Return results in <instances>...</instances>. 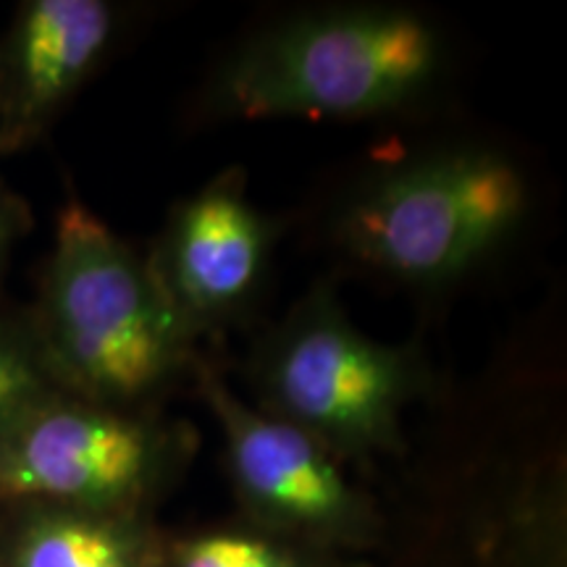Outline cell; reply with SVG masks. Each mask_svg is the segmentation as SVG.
Listing matches in <instances>:
<instances>
[{"mask_svg":"<svg viewBox=\"0 0 567 567\" xmlns=\"http://www.w3.org/2000/svg\"><path fill=\"white\" fill-rule=\"evenodd\" d=\"M53 392L61 389L48 371L27 310L0 308V423Z\"/></svg>","mask_w":567,"mask_h":567,"instance_id":"8fae6325","label":"cell"},{"mask_svg":"<svg viewBox=\"0 0 567 567\" xmlns=\"http://www.w3.org/2000/svg\"><path fill=\"white\" fill-rule=\"evenodd\" d=\"M163 567H323V563L308 547L266 528H218L163 538Z\"/></svg>","mask_w":567,"mask_h":567,"instance_id":"30bf717a","label":"cell"},{"mask_svg":"<svg viewBox=\"0 0 567 567\" xmlns=\"http://www.w3.org/2000/svg\"><path fill=\"white\" fill-rule=\"evenodd\" d=\"M526 205L513 161L460 147L373 174L347 203L339 237L373 271L434 287L460 279L513 237Z\"/></svg>","mask_w":567,"mask_h":567,"instance_id":"277c9868","label":"cell"},{"mask_svg":"<svg viewBox=\"0 0 567 567\" xmlns=\"http://www.w3.org/2000/svg\"><path fill=\"white\" fill-rule=\"evenodd\" d=\"M274 226L247 195L243 168H229L168 213L145 255L161 292L189 337L243 318L271 264Z\"/></svg>","mask_w":567,"mask_h":567,"instance_id":"52a82bcc","label":"cell"},{"mask_svg":"<svg viewBox=\"0 0 567 567\" xmlns=\"http://www.w3.org/2000/svg\"><path fill=\"white\" fill-rule=\"evenodd\" d=\"M258 410L292 423L334 457L402 446V413L425 386L413 347L365 337L331 287H316L255 347Z\"/></svg>","mask_w":567,"mask_h":567,"instance_id":"3957f363","label":"cell"},{"mask_svg":"<svg viewBox=\"0 0 567 567\" xmlns=\"http://www.w3.org/2000/svg\"><path fill=\"white\" fill-rule=\"evenodd\" d=\"M195 381L226 442L239 499L260 528L292 542L358 544L371 534L365 496L321 442L239 400L224 375L197 360Z\"/></svg>","mask_w":567,"mask_h":567,"instance_id":"8992f818","label":"cell"},{"mask_svg":"<svg viewBox=\"0 0 567 567\" xmlns=\"http://www.w3.org/2000/svg\"><path fill=\"white\" fill-rule=\"evenodd\" d=\"M32 229V213L24 197L13 193L11 184L0 174V292H3L6 274H9L13 250L27 231Z\"/></svg>","mask_w":567,"mask_h":567,"instance_id":"7c38bea8","label":"cell"},{"mask_svg":"<svg viewBox=\"0 0 567 567\" xmlns=\"http://www.w3.org/2000/svg\"><path fill=\"white\" fill-rule=\"evenodd\" d=\"M109 0H24L0 34V161L30 151L80 95L118 38Z\"/></svg>","mask_w":567,"mask_h":567,"instance_id":"ba28073f","label":"cell"},{"mask_svg":"<svg viewBox=\"0 0 567 567\" xmlns=\"http://www.w3.org/2000/svg\"><path fill=\"white\" fill-rule=\"evenodd\" d=\"M193 450V429L155 410L53 392L0 423V502L147 515Z\"/></svg>","mask_w":567,"mask_h":567,"instance_id":"5b68a950","label":"cell"},{"mask_svg":"<svg viewBox=\"0 0 567 567\" xmlns=\"http://www.w3.org/2000/svg\"><path fill=\"white\" fill-rule=\"evenodd\" d=\"M27 316L61 392L97 405L153 410L200 360L145 255L80 197L55 216Z\"/></svg>","mask_w":567,"mask_h":567,"instance_id":"6da1fadb","label":"cell"},{"mask_svg":"<svg viewBox=\"0 0 567 567\" xmlns=\"http://www.w3.org/2000/svg\"><path fill=\"white\" fill-rule=\"evenodd\" d=\"M442 69L431 21L392 6L329 9L245 42L216 101L239 118H371L410 105Z\"/></svg>","mask_w":567,"mask_h":567,"instance_id":"7a4b0ae2","label":"cell"},{"mask_svg":"<svg viewBox=\"0 0 567 567\" xmlns=\"http://www.w3.org/2000/svg\"><path fill=\"white\" fill-rule=\"evenodd\" d=\"M0 567H163L151 515L0 502Z\"/></svg>","mask_w":567,"mask_h":567,"instance_id":"9c48e42d","label":"cell"}]
</instances>
